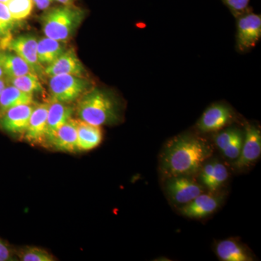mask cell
Segmentation results:
<instances>
[{
  "instance_id": "obj_1",
  "label": "cell",
  "mask_w": 261,
  "mask_h": 261,
  "mask_svg": "<svg viewBox=\"0 0 261 261\" xmlns=\"http://www.w3.org/2000/svg\"><path fill=\"white\" fill-rule=\"evenodd\" d=\"M213 154L207 141L197 136H178L168 142L161 157V171L168 178L197 173Z\"/></svg>"
},
{
  "instance_id": "obj_2",
  "label": "cell",
  "mask_w": 261,
  "mask_h": 261,
  "mask_svg": "<svg viewBox=\"0 0 261 261\" xmlns=\"http://www.w3.org/2000/svg\"><path fill=\"white\" fill-rule=\"evenodd\" d=\"M80 120L94 126L116 123L121 118V109L114 94L105 89L94 88L84 93L78 105Z\"/></svg>"
},
{
  "instance_id": "obj_3",
  "label": "cell",
  "mask_w": 261,
  "mask_h": 261,
  "mask_svg": "<svg viewBox=\"0 0 261 261\" xmlns=\"http://www.w3.org/2000/svg\"><path fill=\"white\" fill-rule=\"evenodd\" d=\"M84 18V12L69 5L57 7L48 10L42 17L43 32L46 37L68 42Z\"/></svg>"
},
{
  "instance_id": "obj_4",
  "label": "cell",
  "mask_w": 261,
  "mask_h": 261,
  "mask_svg": "<svg viewBox=\"0 0 261 261\" xmlns=\"http://www.w3.org/2000/svg\"><path fill=\"white\" fill-rule=\"evenodd\" d=\"M89 81L76 75L63 74L51 76L49 81V92L53 100L65 103L73 102L88 92Z\"/></svg>"
},
{
  "instance_id": "obj_5",
  "label": "cell",
  "mask_w": 261,
  "mask_h": 261,
  "mask_svg": "<svg viewBox=\"0 0 261 261\" xmlns=\"http://www.w3.org/2000/svg\"><path fill=\"white\" fill-rule=\"evenodd\" d=\"M261 37V17L245 13L238 17L237 45L240 51L250 50L256 46Z\"/></svg>"
},
{
  "instance_id": "obj_6",
  "label": "cell",
  "mask_w": 261,
  "mask_h": 261,
  "mask_svg": "<svg viewBox=\"0 0 261 261\" xmlns=\"http://www.w3.org/2000/svg\"><path fill=\"white\" fill-rule=\"evenodd\" d=\"M234 118L231 108L217 103L210 106L197 122V128L202 133H211L224 128Z\"/></svg>"
},
{
  "instance_id": "obj_7",
  "label": "cell",
  "mask_w": 261,
  "mask_h": 261,
  "mask_svg": "<svg viewBox=\"0 0 261 261\" xmlns=\"http://www.w3.org/2000/svg\"><path fill=\"white\" fill-rule=\"evenodd\" d=\"M37 45V39L31 35L20 36L15 39H8L3 44L4 47H8L10 50L14 51L15 54L23 58L34 73L40 77L44 73V70L38 61Z\"/></svg>"
},
{
  "instance_id": "obj_8",
  "label": "cell",
  "mask_w": 261,
  "mask_h": 261,
  "mask_svg": "<svg viewBox=\"0 0 261 261\" xmlns=\"http://www.w3.org/2000/svg\"><path fill=\"white\" fill-rule=\"evenodd\" d=\"M166 189L175 202L185 205L203 193V187L187 176L168 178Z\"/></svg>"
},
{
  "instance_id": "obj_9",
  "label": "cell",
  "mask_w": 261,
  "mask_h": 261,
  "mask_svg": "<svg viewBox=\"0 0 261 261\" xmlns=\"http://www.w3.org/2000/svg\"><path fill=\"white\" fill-rule=\"evenodd\" d=\"M261 154L260 130L255 125L247 123L240 156L233 166L239 169L247 168L255 162Z\"/></svg>"
},
{
  "instance_id": "obj_10",
  "label": "cell",
  "mask_w": 261,
  "mask_h": 261,
  "mask_svg": "<svg viewBox=\"0 0 261 261\" xmlns=\"http://www.w3.org/2000/svg\"><path fill=\"white\" fill-rule=\"evenodd\" d=\"M34 109L32 104L10 108L2 114L0 126L9 133L24 134Z\"/></svg>"
},
{
  "instance_id": "obj_11",
  "label": "cell",
  "mask_w": 261,
  "mask_h": 261,
  "mask_svg": "<svg viewBox=\"0 0 261 261\" xmlns=\"http://www.w3.org/2000/svg\"><path fill=\"white\" fill-rule=\"evenodd\" d=\"M85 70L74 49L65 50L51 64L44 68V73L49 76L69 74L82 77Z\"/></svg>"
},
{
  "instance_id": "obj_12",
  "label": "cell",
  "mask_w": 261,
  "mask_h": 261,
  "mask_svg": "<svg viewBox=\"0 0 261 261\" xmlns=\"http://www.w3.org/2000/svg\"><path fill=\"white\" fill-rule=\"evenodd\" d=\"M220 199L214 195L201 194L180 208L182 215L191 219H203L214 214L220 205Z\"/></svg>"
},
{
  "instance_id": "obj_13",
  "label": "cell",
  "mask_w": 261,
  "mask_h": 261,
  "mask_svg": "<svg viewBox=\"0 0 261 261\" xmlns=\"http://www.w3.org/2000/svg\"><path fill=\"white\" fill-rule=\"evenodd\" d=\"M48 109L47 103H43L34 108L24 133L25 140L29 142L37 144L46 140Z\"/></svg>"
},
{
  "instance_id": "obj_14",
  "label": "cell",
  "mask_w": 261,
  "mask_h": 261,
  "mask_svg": "<svg viewBox=\"0 0 261 261\" xmlns=\"http://www.w3.org/2000/svg\"><path fill=\"white\" fill-rule=\"evenodd\" d=\"M73 112V108L66 106L65 103L53 100L49 104L46 140L50 142L58 130L71 118Z\"/></svg>"
},
{
  "instance_id": "obj_15",
  "label": "cell",
  "mask_w": 261,
  "mask_h": 261,
  "mask_svg": "<svg viewBox=\"0 0 261 261\" xmlns=\"http://www.w3.org/2000/svg\"><path fill=\"white\" fill-rule=\"evenodd\" d=\"M78 120L70 118L56 132L49 143L55 148L64 152H74L77 149Z\"/></svg>"
},
{
  "instance_id": "obj_16",
  "label": "cell",
  "mask_w": 261,
  "mask_h": 261,
  "mask_svg": "<svg viewBox=\"0 0 261 261\" xmlns=\"http://www.w3.org/2000/svg\"><path fill=\"white\" fill-rule=\"evenodd\" d=\"M77 149L80 151H89L100 145L102 140V132L100 126H94L78 120Z\"/></svg>"
},
{
  "instance_id": "obj_17",
  "label": "cell",
  "mask_w": 261,
  "mask_h": 261,
  "mask_svg": "<svg viewBox=\"0 0 261 261\" xmlns=\"http://www.w3.org/2000/svg\"><path fill=\"white\" fill-rule=\"evenodd\" d=\"M64 42L49 37L43 38L38 42V61L42 66L47 67L65 51Z\"/></svg>"
},
{
  "instance_id": "obj_18",
  "label": "cell",
  "mask_w": 261,
  "mask_h": 261,
  "mask_svg": "<svg viewBox=\"0 0 261 261\" xmlns=\"http://www.w3.org/2000/svg\"><path fill=\"white\" fill-rule=\"evenodd\" d=\"M33 94L23 92L14 87H5L0 94V113H4L10 108L23 105L32 104Z\"/></svg>"
},
{
  "instance_id": "obj_19",
  "label": "cell",
  "mask_w": 261,
  "mask_h": 261,
  "mask_svg": "<svg viewBox=\"0 0 261 261\" xmlns=\"http://www.w3.org/2000/svg\"><path fill=\"white\" fill-rule=\"evenodd\" d=\"M218 257L224 261H250L252 257L240 243L234 240H225L216 247Z\"/></svg>"
},
{
  "instance_id": "obj_20",
  "label": "cell",
  "mask_w": 261,
  "mask_h": 261,
  "mask_svg": "<svg viewBox=\"0 0 261 261\" xmlns=\"http://www.w3.org/2000/svg\"><path fill=\"white\" fill-rule=\"evenodd\" d=\"M2 61L5 74L8 78H15L27 74H36L28 63L15 53L7 51L2 53Z\"/></svg>"
},
{
  "instance_id": "obj_21",
  "label": "cell",
  "mask_w": 261,
  "mask_h": 261,
  "mask_svg": "<svg viewBox=\"0 0 261 261\" xmlns=\"http://www.w3.org/2000/svg\"><path fill=\"white\" fill-rule=\"evenodd\" d=\"M9 82L12 85L27 93L34 94L36 92L43 91L39 76L36 74H27L15 78H9Z\"/></svg>"
},
{
  "instance_id": "obj_22",
  "label": "cell",
  "mask_w": 261,
  "mask_h": 261,
  "mask_svg": "<svg viewBox=\"0 0 261 261\" xmlns=\"http://www.w3.org/2000/svg\"><path fill=\"white\" fill-rule=\"evenodd\" d=\"M33 0H9L6 5L15 20L28 18L34 8Z\"/></svg>"
},
{
  "instance_id": "obj_23",
  "label": "cell",
  "mask_w": 261,
  "mask_h": 261,
  "mask_svg": "<svg viewBox=\"0 0 261 261\" xmlns=\"http://www.w3.org/2000/svg\"><path fill=\"white\" fill-rule=\"evenodd\" d=\"M15 20L10 14L6 4L0 3V37L8 40L10 31L14 27Z\"/></svg>"
},
{
  "instance_id": "obj_24",
  "label": "cell",
  "mask_w": 261,
  "mask_h": 261,
  "mask_svg": "<svg viewBox=\"0 0 261 261\" xmlns=\"http://www.w3.org/2000/svg\"><path fill=\"white\" fill-rule=\"evenodd\" d=\"M20 260L23 261H53L54 257L49 252L39 247H27L20 254Z\"/></svg>"
},
{
  "instance_id": "obj_25",
  "label": "cell",
  "mask_w": 261,
  "mask_h": 261,
  "mask_svg": "<svg viewBox=\"0 0 261 261\" xmlns=\"http://www.w3.org/2000/svg\"><path fill=\"white\" fill-rule=\"evenodd\" d=\"M228 176V171L224 165L221 163L214 162V173L207 188L211 192L216 191L224 185V182L227 180Z\"/></svg>"
},
{
  "instance_id": "obj_26",
  "label": "cell",
  "mask_w": 261,
  "mask_h": 261,
  "mask_svg": "<svg viewBox=\"0 0 261 261\" xmlns=\"http://www.w3.org/2000/svg\"><path fill=\"white\" fill-rule=\"evenodd\" d=\"M244 136L241 132H239L238 135L231 140L229 145L222 151L223 153L228 159L236 160L240 156L243 147Z\"/></svg>"
},
{
  "instance_id": "obj_27",
  "label": "cell",
  "mask_w": 261,
  "mask_h": 261,
  "mask_svg": "<svg viewBox=\"0 0 261 261\" xmlns=\"http://www.w3.org/2000/svg\"><path fill=\"white\" fill-rule=\"evenodd\" d=\"M239 132H240V130L237 129V128H230V129L225 130L224 132H221L215 138L216 146L221 151L224 150L229 145L231 140L234 138L235 136L238 135Z\"/></svg>"
},
{
  "instance_id": "obj_28",
  "label": "cell",
  "mask_w": 261,
  "mask_h": 261,
  "mask_svg": "<svg viewBox=\"0 0 261 261\" xmlns=\"http://www.w3.org/2000/svg\"><path fill=\"white\" fill-rule=\"evenodd\" d=\"M223 2L237 17L246 13L250 3V0H223Z\"/></svg>"
},
{
  "instance_id": "obj_29",
  "label": "cell",
  "mask_w": 261,
  "mask_h": 261,
  "mask_svg": "<svg viewBox=\"0 0 261 261\" xmlns=\"http://www.w3.org/2000/svg\"><path fill=\"white\" fill-rule=\"evenodd\" d=\"M201 170L200 178L202 183L205 187H208L209 184L212 178L213 173L214 170V162L207 163L202 166Z\"/></svg>"
},
{
  "instance_id": "obj_30",
  "label": "cell",
  "mask_w": 261,
  "mask_h": 261,
  "mask_svg": "<svg viewBox=\"0 0 261 261\" xmlns=\"http://www.w3.org/2000/svg\"><path fill=\"white\" fill-rule=\"evenodd\" d=\"M10 260L12 259L9 248L2 240H0V261Z\"/></svg>"
},
{
  "instance_id": "obj_31",
  "label": "cell",
  "mask_w": 261,
  "mask_h": 261,
  "mask_svg": "<svg viewBox=\"0 0 261 261\" xmlns=\"http://www.w3.org/2000/svg\"><path fill=\"white\" fill-rule=\"evenodd\" d=\"M39 9L45 10L53 3V0H33Z\"/></svg>"
},
{
  "instance_id": "obj_32",
  "label": "cell",
  "mask_w": 261,
  "mask_h": 261,
  "mask_svg": "<svg viewBox=\"0 0 261 261\" xmlns=\"http://www.w3.org/2000/svg\"><path fill=\"white\" fill-rule=\"evenodd\" d=\"M5 75L4 70H3V61H2V51H0V78H3Z\"/></svg>"
},
{
  "instance_id": "obj_33",
  "label": "cell",
  "mask_w": 261,
  "mask_h": 261,
  "mask_svg": "<svg viewBox=\"0 0 261 261\" xmlns=\"http://www.w3.org/2000/svg\"><path fill=\"white\" fill-rule=\"evenodd\" d=\"M5 87H6V82L3 79L0 78V94H1Z\"/></svg>"
},
{
  "instance_id": "obj_34",
  "label": "cell",
  "mask_w": 261,
  "mask_h": 261,
  "mask_svg": "<svg viewBox=\"0 0 261 261\" xmlns=\"http://www.w3.org/2000/svg\"><path fill=\"white\" fill-rule=\"evenodd\" d=\"M57 1L60 2L62 4L65 5H69L71 4V3L73 0H57Z\"/></svg>"
},
{
  "instance_id": "obj_35",
  "label": "cell",
  "mask_w": 261,
  "mask_h": 261,
  "mask_svg": "<svg viewBox=\"0 0 261 261\" xmlns=\"http://www.w3.org/2000/svg\"><path fill=\"white\" fill-rule=\"evenodd\" d=\"M9 0H0V3H4V4H7L8 3Z\"/></svg>"
}]
</instances>
